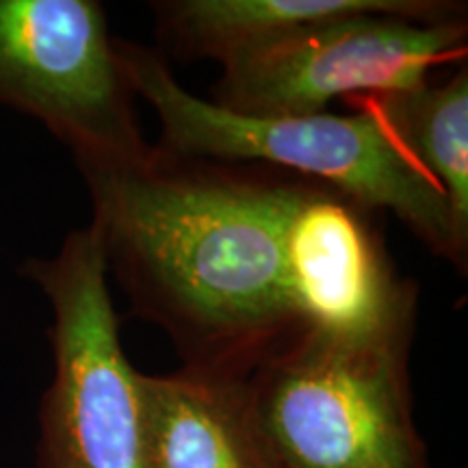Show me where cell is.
<instances>
[{
	"instance_id": "obj_1",
	"label": "cell",
	"mask_w": 468,
	"mask_h": 468,
	"mask_svg": "<svg viewBox=\"0 0 468 468\" xmlns=\"http://www.w3.org/2000/svg\"><path fill=\"white\" fill-rule=\"evenodd\" d=\"M107 273L159 325L185 368L248 379L306 332L284 243L319 183L262 163L152 145L134 165L83 174Z\"/></svg>"
},
{
	"instance_id": "obj_2",
	"label": "cell",
	"mask_w": 468,
	"mask_h": 468,
	"mask_svg": "<svg viewBox=\"0 0 468 468\" xmlns=\"http://www.w3.org/2000/svg\"><path fill=\"white\" fill-rule=\"evenodd\" d=\"M115 50L133 93L159 117L161 148L262 163L336 189L373 213L390 210L431 254L466 271L468 248L455 232L447 196L362 96L354 102L362 111L351 115H239L186 91L156 50L122 39Z\"/></svg>"
},
{
	"instance_id": "obj_3",
	"label": "cell",
	"mask_w": 468,
	"mask_h": 468,
	"mask_svg": "<svg viewBox=\"0 0 468 468\" xmlns=\"http://www.w3.org/2000/svg\"><path fill=\"white\" fill-rule=\"evenodd\" d=\"M412 336L306 330L248 378L278 468H430L412 417Z\"/></svg>"
},
{
	"instance_id": "obj_4",
	"label": "cell",
	"mask_w": 468,
	"mask_h": 468,
	"mask_svg": "<svg viewBox=\"0 0 468 468\" xmlns=\"http://www.w3.org/2000/svg\"><path fill=\"white\" fill-rule=\"evenodd\" d=\"M48 297L55 376L39 408L42 468H144L137 371L120 341L102 241L91 224L20 267Z\"/></svg>"
},
{
	"instance_id": "obj_5",
	"label": "cell",
	"mask_w": 468,
	"mask_h": 468,
	"mask_svg": "<svg viewBox=\"0 0 468 468\" xmlns=\"http://www.w3.org/2000/svg\"><path fill=\"white\" fill-rule=\"evenodd\" d=\"M96 0H0V102L39 120L80 174L150 154Z\"/></svg>"
},
{
	"instance_id": "obj_6",
	"label": "cell",
	"mask_w": 468,
	"mask_h": 468,
	"mask_svg": "<svg viewBox=\"0 0 468 468\" xmlns=\"http://www.w3.org/2000/svg\"><path fill=\"white\" fill-rule=\"evenodd\" d=\"M466 37V20L332 17L230 58L210 102L251 117L325 113L338 96L417 90L431 68L464 57Z\"/></svg>"
},
{
	"instance_id": "obj_7",
	"label": "cell",
	"mask_w": 468,
	"mask_h": 468,
	"mask_svg": "<svg viewBox=\"0 0 468 468\" xmlns=\"http://www.w3.org/2000/svg\"><path fill=\"white\" fill-rule=\"evenodd\" d=\"M373 210L317 185L284 243L291 302L306 330L347 338L412 336L417 286L395 271Z\"/></svg>"
},
{
	"instance_id": "obj_8",
	"label": "cell",
	"mask_w": 468,
	"mask_h": 468,
	"mask_svg": "<svg viewBox=\"0 0 468 468\" xmlns=\"http://www.w3.org/2000/svg\"><path fill=\"white\" fill-rule=\"evenodd\" d=\"M137 403L144 468H278L248 379L137 371Z\"/></svg>"
},
{
	"instance_id": "obj_9",
	"label": "cell",
	"mask_w": 468,
	"mask_h": 468,
	"mask_svg": "<svg viewBox=\"0 0 468 468\" xmlns=\"http://www.w3.org/2000/svg\"><path fill=\"white\" fill-rule=\"evenodd\" d=\"M150 7L167 48L221 66L332 17L386 14L452 22L468 14L466 3L455 0H156Z\"/></svg>"
},
{
	"instance_id": "obj_10",
	"label": "cell",
	"mask_w": 468,
	"mask_h": 468,
	"mask_svg": "<svg viewBox=\"0 0 468 468\" xmlns=\"http://www.w3.org/2000/svg\"><path fill=\"white\" fill-rule=\"evenodd\" d=\"M362 98L444 191L455 232L468 248V68L444 85Z\"/></svg>"
}]
</instances>
